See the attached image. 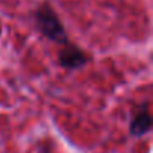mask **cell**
<instances>
[{"instance_id": "obj_1", "label": "cell", "mask_w": 153, "mask_h": 153, "mask_svg": "<svg viewBox=\"0 0 153 153\" xmlns=\"http://www.w3.org/2000/svg\"><path fill=\"white\" fill-rule=\"evenodd\" d=\"M35 20H36V26L41 30V33L44 36H47L51 41L56 42H62V44H68V36L65 32V27L60 21V18L57 17V14L54 12V9L48 5V3H42L36 14H35Z\"/></svg>"}, {"instance_id": "obj_2", "label": "cell", "mask_w": 153, "mask_h": 153, "mask_svg": "<svg viewBox=\"0 0 153 153\" xmlns=\"http://www.w3.org/2000/svg\"><path fill=\"white\" fill-rule=\"evenodd\" d=\"M87 56L76 45L65 44V47L59 51V63L66 69H78L87 63Z\"/></svg>"}, {"instance_id": "obj_3", "label": "cell", "mask_w": 153, "mask_h": 153, "mask_svg": "<svg viewBox=\"0 0 153 153\" xmlns=\"http://www.w3.org/2000/svg\"><path fill=\"white\" fill-rule=\"evenodd\" d=\"M152 128V117L150 113L146 107H143L132 119L131 122V134L135 137H141L144 134H147Z\"/></svg>"}]
</instances>
